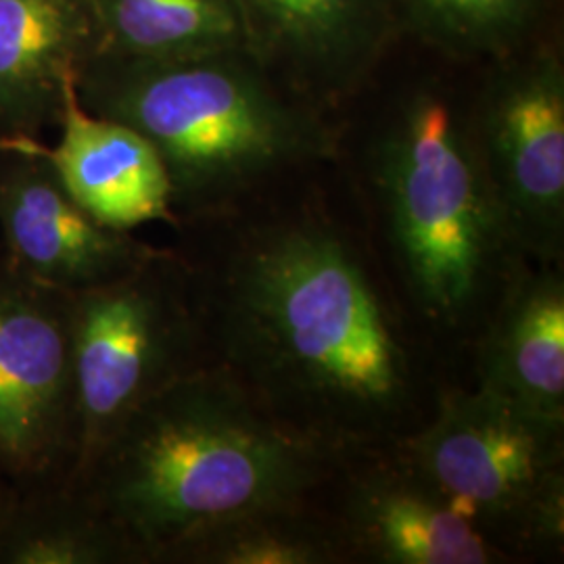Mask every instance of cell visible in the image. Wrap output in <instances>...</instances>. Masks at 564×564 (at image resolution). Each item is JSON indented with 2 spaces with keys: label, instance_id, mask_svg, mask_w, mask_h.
I'll use <instances>...</instances> for the list:
<instances>
[{
  "label": "cell",
  "instance_id": "obj_17",
  "mask_svg": "<svg viewBox=\"0 0 564 564\" xmlns=\"http://www.w3.org/2000/svg\"><path fill=\"white\" fill-rule=\"evenodd\" d=\"M345 552L328 519L310 502L268 508L205 533L174 564H333Z\"/></svg>",
  "mask_w": 564,
  "mask_h": 564
},
{
  "label": "cell",
  "instance_id": "obj_7",
  "mask_svg": "<svg viewBox=\"0 0 564 564\" xmlns=\"http://www.w3.org/2000/svg\"><path fill=\"white\" fill-rule=\"evenodd\" d=\"M76 444L72 295L0 260V470L20 491L69 481Z\"/></svg>",
  "mask_w": 564,
  "mask_h": 564
},
{
  "label": "cell",
  "instance_id": "obj_2",
  "mask_svg": "<svg viewBox=\"0 0 564 564\" xmlns=\"http://www.w3.org/2000/svg\"><path fill=\"white\" fill-rule=\"evenodd\" d=\"M343 456L279 421L212 362L144 400L72 484L141 564H174L223 524L310 502Z\"/></svg>",
  "mask_w": 564,
  "mask_h": 564
},
{
  "label": "cell",
  "instance_id": "obj_10",
  "mask_svg": "<svg viewBox=\"0 0 564 564\" xmlns=\"http://www.w3.org/2000/svg\"><path fill=\"white\" fill-rule=\"evenodd\" d=\"M337 517L345 556L379 564H496L505 552L395 444L345 454Z\"/></svg>",
  "mask_w": 564,
  "mask_h": 564
},
{
  "label": "cell",
  "instance_id": "obj_13",
  "mask_svg": "<svg viewBox=\"0 0 564 564\" xmlns=\"http://www.w3.org/2000/svg\"><path fill=\"white\" fill-rule=\"evenodd\" d=\"M477 384L564 424V274L523 260L477 333Z\"/></svg>",
  "mask_w": 564,
  "mask_h": 564
},
{
  "label": "cell",
  "instance_id": "obj_8",
  "mask_svg": "<svg viewBox=\"0 0 564 564\" xmlns=\"http://www.w3.org/2000/svg\"><path fill=\"white\" fill-rule=\"evenodd\" d=\"M494 61L470 105L485 172L524 260L563 265V63L540 51Z\"/></svg>",
  "mask_w": 564,
  "mask_h": 564
},
{
  "label": "cell",
  "instance_id": "obj_14",
  "mask_svg": "<svg viewBox=\"0 0 564 564\" xmlns=\"http://www.w3.org/2000/svg\"><path fill=\"white\" fill-rule=\"evenodd\" d=\"M46 151L69 195L102 226L121 232L147 224L178 228L158 151L130 126L86 111L76 90Z\"/></svg>",
  "mask_w": 564,
  "mask_h": 564
},
{
  "label": "cell",
  "instance_id": "obj_5",
  "mask_svg": "<svg viewBox=\"0 0 564 564\" xmlns=\"http://www.w3.org/2000/svg\"><path fill=\"white\" fill-rule=\"evenodd\" d=\"M76 479L144 400L212 364L199 284L181 249L155 247L113 281L72 295Z\"/></svg>",
  "mask_w": 564,
  "mask_h": 564
},
{
  "label": "cell",
  "instance_id": "obj_1",
  "mask_svg": "<svg viewBox=\"0 0 564 564\" xmlns=\"http://www.w3.org/2000/svg\"><path fill=\"white\" fill-rule=\"evenodd\" d=\"M176 230L199 284L212 362L279 421L341 454L408 435L416 356L345 226L291 209Z\"/></svg>",
  "mask_w": 564,
  "mask_h": 564
},
{
  "label": "cell",
  "instance_id": "obj_12",
  "mask_svg": "<svg viewBox=\"0 0 564 564\" xmlns=\"http://www.w3.org/2000/svg\"><path fill=\"white\" fill-rule=\"evenodd\" d=\"M99 48L88 0H0V141H46Z\"/></svg>",
  "mask_w": 564,
  "mask_h": 564
},
{
  "label": "cell",
  "instance_id": "obj_3",
  "mask_svg": "<svg viewBox=\"0 0 564 564\" xmlns=\"http://www.w3.org/2000/svg\"><path fill=\"white\" fill-rule=\"evenodd\" d=\"M76 97L86 111L151 142L178 226L235 212L335 147L318 107L289 93L241 46L165 59L99 51L82 67Z\"/></svg>",
  "mask_w": 564,
  "mask_h": 564
},
{
  "label": "cell",
  "instance_id": "obj_6",
  "mask_svg": "<svg viewBox=\"0 0 564 564\" xmlns=\"http://www.w3.org/2000/svg\"><path fill=\"white\" fill-rule=\"evenodd\" d=\"M395 447L506 556L563 554L564 424L484 387L442 393L433 419Z\"/></svg>",
  "mask_w": 564,
  "mask_h": 564
},
{
  "label": "cell",
  "instance_id": "obj_4",
  "mask_svg": "<svg viewBox=\"0 0 564 564\" xmlns=\"http://www.w3.org/2000/svg\"><path fill=\"white\" fill-rule=\"evenodd\" d=\"M375 220L419 321L442 337L479 333L523 262L485 172L470 107L437 84L408 90L368 153Z\"/></svg>",
  "mask_w": 564,
  "mask_h": 564
},
{
  "label": "cell",
  "instance_id": "obj_9",
  "mask_svg": "<svg viewBox=\"0 0 564 564\" xmlns=\"http://www.w3.org/2000/svg\"><path fill=\"white\" fill-rule=\"evenodd\" d=\"M153 249L82 209L46 141H0V260L11 270L74 295L126 274Z\"/></svg>",
  "mask_w": 564,
  "mask_h": 564
},
{
  "label": "cell",
  "instance_id": "obj_11",
  "mask_svg": "<svg viewBox=\"0 0 564 564\" xmlns=\"http://www.w3.org/2000/svg\"><path fill=\"white\" fill-rule=\"evenodd\" d=\"M245 51L289 93L321 109L362 84L391 34V0H232Z\"/></svg>",
  "mask_w": 564,
  "mask_h": 564
},
{
  "label": "cell",
  "instance_id": "obj_19",
  "mask_svg": "<svg viewBox=\"0 0 564 564\" xmlns=\"http://www.w3.org/2000/svg\"><path fill=\"white\" fill-rule=\"evenodd\" d=\"M18 498H20V489L0 470V542L7 531V524L11 521Z\"/></svg>",
  "mask_w": 564,
  "mask_h": 564
},
{
  "label": "cell",
  "instance_id": "obj_18",
  "mask_svg": "<svg viewBox=\"0 0 564 564\" xmlns=\"http://www.w3.org/2000/svg\"><path fill=\"white\" fill-rule=\"evenodd\" d=\"M547 0H391L398 30L463 59L514 53Z\"/></svg>",
  "mask_w": 564,
  "mask_h": 564
},
{
  "label": "cell",
  "instance_id": "obj_16",
  "mask_svg": "<svg viewBox=\"0 0 564 564\" xmlns=\"http://www.w3.org/2000/svg\"><path fill=\"white\" fill-rule=\"evenodd\" d=\"M102 53L141 59L245 48L232 0H88Z\"/></svg>",
  "mask_w": 564,
  "mask_h": 564
},
{
  "label": "cell",
  "instance_id": "obj_15",
  "mask_svg": "<svg viewBox=\"0 0 564 564\" xmlns=\"http://www.w3.org/2000/svg\"><path fill=\"white\" fill-rule=\"evenodd\" d=\"M0 564H141L137 550L72 481L20 491Z\"/></svg>",
  "mask_w": 564,
  "mask_h": 564
}]
</instances>
